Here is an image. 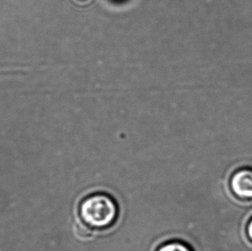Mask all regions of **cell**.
I'll use <instances>...</instances> for the list:
<instances>
[{
	"label": "cell",
	"mask_w": 252,
	"mask_h": 251,
	"mask_svg": "<svg viewBox=\"0 0 252 251\" xmlns=\"http://www.w3.org/2000/svg\"><path fill=\"white\" fill-rule=\"evenodd\" d=\"M119 210L116 200L105 193L85 198L79 207V216L90 229L104 230L116 223Z\"/></svg>",
	"instance_id": "6da1fadb"
},
{
	"label": "cell",
	"mask_w": 252,
	"mask_h": 251,
	"mask_svg": "<svg viewBox=\"0 0 252 251\" xmlns=\"http://www.w3.org/2000/svg\"><path fill=\"white\" fill-rule=\"evenodd\" d=\"M157 251H193L189 245L183 242L170 241L161 245Z\"/></svg>",
	"instance_id": "3957f363"
},
{
	"label": "cell",
	"mask_w": 252,
	"mask_h": 251,
	"mask_svg": "<svg viewBox=\"0 0 252 251\" xmlns=\"http://www.w3.org/2000/svg\"><path fill=\"white\" fill-rule=\"evenodd\" d=\"M231 188L240 199L252 198V170L242 169L236 171L231 179Z\"/></svg>",
	"instance_id": "7a4b0ae2"
},
{
	"label": "cell",
	"mask_w": 252,
	"mask_h": 251,
	"mask_svg": "<svg viewBox=\"0 0 252 251\" xmlns=\"http://www.w3.org/2000/svg\"><path fill=\"white\" fill-rule=\"evenodd\" d=\"M247 232H248V236H249L250 239L252 241V220L250 221L249 224H248Z\"/></svg>",
	"instance_id": "277c9868"
}]
</instances>
